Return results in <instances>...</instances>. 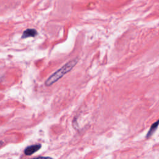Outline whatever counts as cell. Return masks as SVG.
<instances>
[{"mask_svg":"<svg viewBox=\"0 0 159 159\" xmlns=\"http://www.w3.org/2000/svg\"><path fill=\"white\" fill-rule=\"evenodd\" d=\"M41 148L40 144H35V145H32L29 147H27L24 150V153L26 155H31L35 152H37L40 148Z\"/></svg>","mask_w":159,"mask_h":159,"instance_id":"2","label":"cell"},{"mask_svg":"<svg viewBox=\"0 0 159 159\" xmlns=\"http://www.w3.org/2000/svg\"><path fill=\"white\" fill-rule=\"evenodd\" d=\"M32 159H53V158L49 157H38L37 158H34Z\"/></svg>","mask_w":159,"mask_h":159,"instance_id":"5","label":"cell"},{"mask_svg":"<svg viewBox=\"0 0 159 159\" xmlns=\"http://www.w3.org/2000/svg\"><path fill=\"white\" fill-rule=\"evenodd\" d=\"M158 120H157L155 123H153L152 126L150 127L149 130L148 131L147 135H146V138L148 139V137H150L153 134L154 132L156 131L157 127H158Z\"/></svg>","mask_w":159,"mask_h":159,"instance_id":"4","label":"cell"},{"mask_svg":"<svg viewBox=\"0 0 159 159\" xmlns=\"http://www.w3.org/2000/svg\"><path fill=\"white\" fill-rule=\"evenodd\" d=\"M78 58H74L68 62H67L65 65L53 73L51 76H50L45 82V84L47 86H50L52 85L54 83L58 81L61 78L65 75L68 73L72 70V68L76 65L78 63Z\"/></svg>","mask_w":159,"mask_h":159,"instance_id":"1","label":"cell"},{"mask_svg":"<svg viewBox=\"0 0 159 159\" xmlns=\"http://www.w3.org/2000/svg\"><path fill=\"white\" fill-rule=\"evenodd\" d=\"M2 142H0V146L2 145Z\"/></svg>","mask_w":159,"mask_h":159,"instance_id":"6","label":"cell"},{"mask_svg":"<svg viewBox=\"0 0 159 159\" xmlns=\"http://www.w3.org/2000/svg\"><path fill=\"white\" fill-rule=\"evenodd\" d=\"M38 32L34 29H27L25 30L22 35V39H26L28 37H34L37 35Z\"/></svg>","mask_w":159,"mask_h":159,"instance_id":"3","label":"cell"}]
</instances>
